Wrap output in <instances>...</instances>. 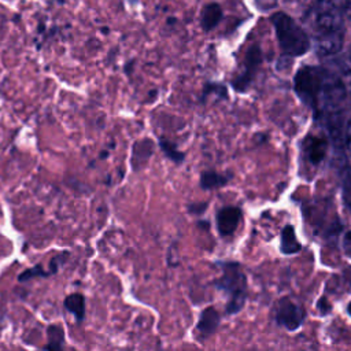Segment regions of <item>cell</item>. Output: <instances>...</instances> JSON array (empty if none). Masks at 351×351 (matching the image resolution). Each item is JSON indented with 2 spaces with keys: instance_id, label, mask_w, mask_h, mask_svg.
I'll return each mask as SVG.
<instances>
[{
  "instance_id": "52a82bcc",
  "label": "cell",
  "mask_w": 351,
  "mask_h": 351,
  "mask_svg": "<svg viewBox=\"0 0 351 351\" xmlns=\"http://www.w3.org/2000/svg\"><path fill=\"white\" fill-rule=\"evenodd\" d=\"M218 325H219V313L217 311V308L214 306L206 307L202 311L199 321L196 324V329H195L196 339L199 341L206 340L217 330Z\"/></svg>"
},
{
  "instance_id": "5bb4252c",
  "label": "cell",
  "mask_w": 351,
  "mask_h": 351,
  "mask_svg": "<svg viewBox=\"0 0 351 351\" xmlns=\"http://www.w3.org/2000/svg\"><path fill=\"white\" fill-rule=\"evenodd\" d=\"M48 343L44 346L45 350H59L64 346V329L59 324H52L47 329Z\"/></svg>"
},
{
  "instance_id": "9a60e30c",
  "label": "cell",
  "mask_w": 351,
  "mask_h": 351,
  "mask_svg": "<svg viewBox=\"0 0 351 351\" xmlns=\"http://www.w3.org/2000/svg\"><path fill=\"white\" fill-rule=\"evenodd\" d=\"M300 250V244L295 236L293 226L287 225L281 232V251L284 254H295Z\"/></svg>"
},
{
  "instance_id": "7a4b0ae2",
  "label": "cell",
  "mask_w": 351,
  "mask_h": 351,
  "mask_svg": "<svg viewBox=\"0 0 351 351\" xmlns=\"http://www.w3.org/2000/svg\"><path fill=\"white\" fill-rule=\"evenodd\" d=\"M280 47L284 53L291 56H300L307 52L310 43L306 32L296 25V22L284 12H276L271 16Z\"/></svg>"
},
{
  "instance_id": "d6986e66",
  "label": "cell",
  "mask_w": 351,
  "mask_h": 351,
  "mask_svg": "<svg viewBox=\"0 0 351 351\" xmlns=\"http://www.w3.org/2000/svg\"><path fill=\"white\" fill-rule=\"evenodd\" d=\"M206 207H207V203H192L188 206V210L191 214H202L204 213Z\"/></svg>"
},
{
  "instance_id": "ba28073f",
  "label": "cell",
  "mask_w": 351,
  "mask_h": 351,
  "mask_svg": "<svg viewBox=\"0 0 351 351\" xmlns=\"http://www.w3.org/2000/svg\"><path fill=\"white\" fill-rule=\"evenodd\" d=\"M261 51L259 48L255 45V47H251L250 51L247 52V56H245V62H244V71L233 81V86L236 90H245V88L250 85L251 82V78L258 67V64L261 63Z\"/></svg>"
},
{
  "instance_id": "3957f363",
  "label": "cell",
  "mask_w": 351,
  "mask_h": 351,
  "mask_svg": "<svg viewBox=\"0 0 351 351\" xmlns=\"http://www.w3.org/2000/svg\"><path fill=\"white\" fill-rule=\"evenodd\" d=\"M329 71L317 66L302 67L295 77L296 95L310 107H319Z\"/></svg>"
},
{
  "instance_id": "44dd1931",
  "label": "cell",
  "mask_w": 351,
  "mask_h": 351,
  "mask_svg": "<svg viewBox=\"0 0 351 351\" xmlns=\"http://www.w3.org/2000/svg\"><path fill=\"white\" fill-rule=\"evenodd\" d=\"M343 250L348 256H351V232H347L343 237Z\"/></svg>"
},
{
  "instance_id": "7c38bea8",
  "label": "cell",
  "mask_w": 351,
  "mask_h": 351,
  "mask_svg": "<svg viewBox=\"0 0 351 351\" xmlns=\"http://www.w3.org/2000/svg\"><path fill=\"white\" fill-rule=\"evenodd\" d=\"M63 306L69 313H71L75 317L77 322L84 321V318H85V296L82 293L74 292V293L67 295L63 302Z\"/></svg>"
},
{
  "instance_id": "4fadbf2b",
  "label": "cell",
  "mask_w": 351,
  "mask_h": 351,
  "mask_svg": "<svg viewBox=\"0 0 351 351\" xmlns=\"http://www.w3.org/2000/svg\"><path fill=\"white\" fill-rule=\"evenodd\" d=\"M229 178H230V176H225V174L217 173L214 170H207V171H203L200 176V186L203 189L219 188V186L225 185Z\"/></svg>"
},
{
  "instance_id": "ffe728a7",
  "label": "cell",
  "mask_w": 351,
  "mask_h": 351,
  "mask_svg": "<svg viewBox=\"0 0 351 351\" xmlns=\"http://www.w3.org/2000/svg\"><path fill=\"white\" fill-rule=\"evenodd\" d=\"M341 11L351 14V0H332Z\"/></svg>"
},
{
  "instance_id": "e0dca14e",
  "label": "cell",
  "mask_w": 351,
  "mask_h": 351,
  "mask_svg": "<svg viewBox=\"0 0 351 351\" xmlns=\"http://www.w3.org/2000/svg\"><path fill=\"white\" fill-rule=\"evenodd\" d=\"M51 274H52V273H51L49 270H44L43 265H36V266H33V267H29V269L23 270V271L19 274L18 281L25 282V281H29V280H32V278H34V277H48V276H51Z\"/></svg>"
},
{
  "instance_id": "cb8c5ba5",
  "label": "cell",
  "mask_w": 351,
  "mask_h": 351,
  "mask_svg": "<svg viewBox=\"0 0 351 351\" xmlns=\"http://www.w3.org/2000/svg\"><path fill=\"white\" fill-rule=\"evenodd\" d=\"M348 314H350V315H351V303H350V304H348Z\"/></svg>"
},
{
  "instance_id": "9c48e42d",
  "label": "cell",
  "mask_w": 351,
  "mask_h": 351,
  "mask_svg": "<svg viewBox=\"0 0 351 351\" xmlns=\"http://www.w3.org/2000/svg\"><path fill=\"white\" fill-rule=\"evenodd\" d=\"M154 148H155V143L151 138H141L133 144L130 163L134 171L141 170L148 163L149 158L152 156Z\"/></svg>"
},
{
  "instance_id": "8fae6325",
  "label": "cell",
  "mask_w": 351,
  "mask_h": 351,
  "mask_svg": "<svg viewBox=\"0 0 351 351\" xmlns=\"http://www.w3.org/2000/svg\"><path fill=\"white\" fill-rule=\"evenodd\" d=\"M221 18H222L221 5L217 4V3H208L202 10V18H200L202 27L206 32H208V30L214 29L219 23Z\"/></svg>"
},
{
  "instance_id": "2e32d148",
  "label": "cell",
  "mask_w": 351,
  "mask_h": 351,
  "mask_svg": "<svg viewBox=\"0 0 351 351\" xmlns=\"http://www.w3.org/2000/svg\"><path fill=\"white\" fill-rule=\"evenodd\" d=\"M159 147H160V149L165 152V155H166L167 158H170L174 163H178V165H180L181 162H184L185 154H184L182 151H180V149L176 147V144L171 143L170 140L160 137V138H159Z\"/></svg>"
},
{
  "instance_id": "6da1fadb",
  "label": "cell",
  "mask_w": 351,
  "mask_h": 351,
  "mask_svg": "<svg viewBox=\"0 0 351 351\" xmlns=\"http://www.w3.org/2000/svg\"><path fill=\"white\" fill-rule=\"evenodd\" d=\"M307 21L321 55H332L341 49L344 37L341 10L333 1L318 0L310 8Z\"/></svg>"
},
{
  "instance_id": "8992f818",
  "label": "cell",
  "mask_w": 351,
  "mask_h": 351,
  "mask_svg": "<svg viewBox=\"0 0 351 351\" xmlns=\"http://www.w3.org/2000/svg\"><path fill=\"white\" fill-rule=\"evenodd\" d=\"M217 229L221 236H230L237 229L240 219H241V211L239 207L234 206H226L217 211Z\"/></svg>"
},
{
  "instance_id": "5b68a950",
  "label": "cell",
  "mask_w": 351,
  "mask_h": 351,
  "mask_svg": "<svg viewBox=\"0 0 351 351\" xmlns=\"http://www.w3.org/2000/svg\"><path fill=\"white\" fill-rule=\"evenodd\" d=\"M303 310L289 299H281L274 308V319L288 330H295L303 322Z\"/></svg>"
},
{
  "instance_id": "603a6c76",
  "label": "cell",
  "mask_w": 351,
  "mask_h": 351,
  "mask_svg": "<svg viewBox=\"0 0 351 351\" xmlns=\"http://www.w3.org/2000/svg\"><path fill=\"white\" fill-rule=\"evenodd\" d=\"M347 147H348V151L351 152V122L347 129Z\"/></svg>"
},
{
  "instance_id": "30bf717a",
  "label": "cell",
  "mask_w": 351,
  "mask_h": 351,
  "mask_svg": "<svg viewBox=\"0 0 351 351\" xmlns=\"http://www.w3.org/2000/svg\"><path fill=\"white\" fill-rule=\"evenodd\" d=\"M304 148H306V155L308 158V160L314 165L319 163L328 149V143L325 138L318 137V136H308L306 138L304 143Z\"/></svg>"
},
{
  "instance_id": "ac0fdd59",
  "label": "cell",
  "mask_w": 351,
  "mask_h": 351,
  "mask_svg": "<svg viewBox=\"0 0 351 351\" xmlns=\"http://www.w3.org/2000/svg\"><path fill=\"white\" fill-rule=\"evenodd\" d=\"M343 199L351 210V169L346 173L343 180Z\"/></svg>"
},
{
  "instance_id": "277c9868",
  "label": "cell",
  "mask_w": 351,
  "mask_h": 351,
  "mask_svg": "<svg viewBox=\"0 0 351 351\" xmlns=\"http://www.w3.org/2000/svg\"><path fill=\"white\" fill-rule=\"evenodd\" d=\"M217 288L223 291L229 300L226 303V313H239L245 302V277L240 266L234 262L222 265V276L215 281Z\"/></svg>"
},
{
  "instance_id": "7402d4cb",
  "label": "cell",
  "mask_w": 351,
  "mask_h": 351,
  "mask_svg": "<svg viewBox=\"0 0 351 351\" xmlns=\"http://www.w3.org/2000/svg\"><path fill=\"white\" fill-rule=\"evenodd\" d=\"M318 310L321 311V314H326L328 311H330V306L326 303V300L322 298L319 302H318Z\"/></svg>"
},
{
  "instance_id": "d4e9b609",
  "label": "cell",
  "mask_w": 351,
  "mask_h": 351,
  "mask_svg": "<svg viewBox=\"0 0 351 351\" xmlns=\"http://www.w3.org/2000/svg\"><path fill=\"white\" fill-rule=\"evenodd\" d=\"M350 55H351V52H350Z\"/></svg>"
}]
</instances>
